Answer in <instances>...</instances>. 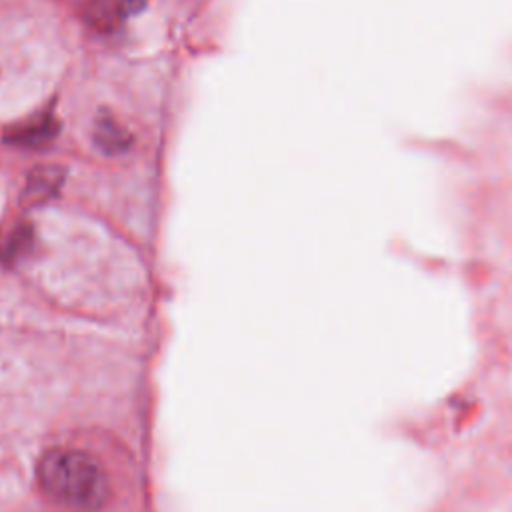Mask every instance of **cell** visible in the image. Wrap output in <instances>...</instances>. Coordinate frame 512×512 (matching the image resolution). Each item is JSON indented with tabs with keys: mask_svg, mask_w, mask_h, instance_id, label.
I'll list each match as a JSON object with an SVG mask.
<instances>
[{
	"mask_svg": "<svg viewBox=\"0 0 512 512\" xmlns=\"http://www.w3.org/2000/svg\"><path fill=\"white\" fill-rule=\"evenodd\" d=\"M94 142L104 154H120L130 148L132 136L130 132L116 122L112 116H100L94 122Z\"/></svg>",
	"mask_w": 512,
	"mask_h": 512,
	"instance_id": "cell-4",
	"label": "cell"
},
{
	"mask_svg": "<svg viewBox=\"0 0 512 512\" xmlns=\"http://www.w3.org/2000/svg\"><path fill=\"white\" fill-rule=\"evenodd\" d=\"M30 240H32V234H30L28 228L22 226V228L14 230V234L4 244V254H6L4 258L14 260V258L22 256L30 248Z\"/></svg>",
	"mask_w": 512,
	"mask_h": 512,
	"instance_id": "cell-6",
	"label": "cell"
},
{
	"mask_svg": "<svg viewBox=\"0 0 512 512\" xmlns=\"http://www.w3.org/2000/svg\"><path fill=\"white\" fill-rule=\"evenodd\" d=\"M64 178H66L64 166H58V164L34 166L30 170V174L26 176V182H24V188L20 194L22 204L26 208L44 206L60 192Z\"/></svg>",
	"mask_w": 512,
	"mask_h": 512,
	"instance_id": "cell-2",
	"label": "cell"
},
{
	"mask_svg": "<svg viewBox=\"0 0 512 512\" xmlns=\"http://www.w3.org/2000/svg\"><path fill=\"white\" fill-rule=\"evenodd\" d=\"M58 136V118L44 114L6 130V142L18 148H42Z\"/></svg>",
	"mask_w": 512,
	"mask_h": 512,
	"instance_id": "cell-3",
	"label": "cell"
},
{
	"mask_svg": "<svg viewBox=\"0 0 512 512\" xmlns=\"http://www.w3.org/2000/svg\"><path fill=\"white\" fill-rule=\"evenodd\" d=\"M40 488L58 504L94 512L110 494L108 476L100 462L78 448H50L36 466Z\"/></svg>",
	"mask_w": 512,
	"mask_h": 512,
	"instance_id": "cell-1",
	"label": "cell"
},
{
	"mask_svg": "<svg viewBox=\"0 0 512 512\" xmlns=\"http://www.w3.org/2000/svg\"><path fill=\"white\" fill-rule=\"evenodd\" d=\"M136 4L138 0H96L90 6V20L94 26L106 30L130 16L136 10Z\"/></svg>",
	"mask_w": 512,
	"mask_h": 512,
	"instance_id": "cell-5",
	"label": "cell"
}]
</instances>
